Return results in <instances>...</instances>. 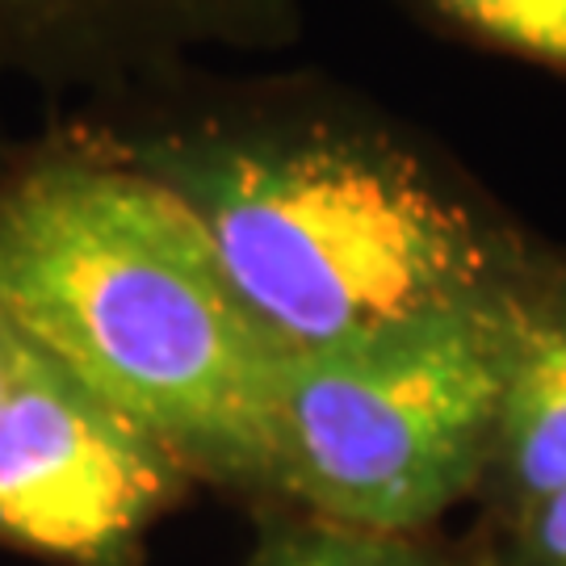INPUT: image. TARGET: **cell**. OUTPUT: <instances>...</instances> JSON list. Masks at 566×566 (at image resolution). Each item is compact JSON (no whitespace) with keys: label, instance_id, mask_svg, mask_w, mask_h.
<instances>
[{"label":"cell","instance_id":"6da1fadb","mask_svg":"<svg viewBox=\"0 0 566 566\" xmlns=\"http://www.w3.org/2000/svg\"><path fill=\"white\" fill-rule=\"evenodd\" d=\"M0 311L189 479L264 491L285 348L143 164L42 156L0 181Z\"/></svg>","mask_w":566,"mask_h":566},{"label":"cell","instance_id":"7a4b0ae2","mask_svg":"<svg viewBox=\"0 0 566 566\" xmlns=\"http://www.w3.org/2000/svg\"><path fill=\"white\" fill-rule=\"evenodd\" d=\"M210 235L285 353H315L525 282L500 223L420 160L344 135H261L139 160Z\"/></svg>","mask_w":566,"mask_h":566},{"label":"cell","instance_id":"3957f363","mask_svg":"<svg viewBox=\"0 0 566 566\" xmlns=\"http://www.w3.org/2000/svg\"><path fill=\"white\" fill-rule=\"evenodd\" d=\"M525 282L285 353L264 491L327 525L420 533L491 474Z\"/></svg>","mask_w":566,"mask_h":566},{"label":"cell","instance_id":"277c9868","mask_svg":"<svg viewBox=\"0 0 566 566\" xmlns=\"http://www.w3.org/2000/svg\"><path fill=\"white\" fill-rule=\"evenodd\" d=\"M189 474L143 428L46 361L0 395V546L60 566H139Z\"/></svg>","mask_w":566,"mask_h":566},{"label":"cell","instance_id":"5b68a950","mask_svg":"<svg viewBox=\"0 0 566 566\" xmlns=\"http://www.w3.org/2000/svg\"><path fill=\"white\" fill-rule=\"evenodd\" d=\"M486 483L507 521L566 486V277L528 285Z\"/></svg>","mask_w":566,"mask_h":566},{"label":"cell","instance_id":"8992f818","mask_svg":"<svg viewBox=\"0 0 566 566\" xmlns=\"http://www.w3.org/2000/svg\"><path fill=\"white\" fill-rule=\"evenodd\" d=\"M243 566H474L465 558L416 542L411 533H369V528L290 521L269 528Z\"/></svg>","mask_w":566,"mask_h":566},{"label":"cell","instance_id":"52a82bcc","mask_svg":"<svg viewBox=\"0 0 566 566\" xmlns=\"http://www.w3.org/2000/svg\"><path fill=\"white\" fill-rule=\"evenodd\" d=\"M428 4L500 51L566 72V0H428Z\"/></svg>","mask_w":566,"mask_h":566},{"label":"cell","instance_id":"ba28073f","mask_svg":"<svg viewBox=\"0 0 566 566\" xmlns=\"http://www.w3.org/2000/svg\"><path fill=\"white\" fill-rule=\"evenodd\" d=\"M105 0H0V76L9 67L39 60L42 42L76 25Z\"/></svg>","mask_w":566,"mask_h":566},{"label":"cell","instance_id":"9c48e42d","mask_svg":"<svg viewBox=\"0 0 566 566\" xmlns=\"http://www.w3.org/2000/svg\"><path fill=\"white\" fill-rule=\"evenodd\" d=\"M507 566H566V486L507 521Z\"/></svg>","mask_w":566,"mask_h":566},{"label":"cell","instance_id":"30bf717a","mask_svg":"<svg viewBox=\"0 0 566 566\" xmlns=\"http://www.w3.org/2000/svg\"><path fill=\"white\" fill-rule=\"evenodd\" d=\"M30 361H34V344L25 340L18 327L4 319V311H0V395L13 386V378Z\"/></svg>","mask_w":566,"mask_h":566}]
</instances>
